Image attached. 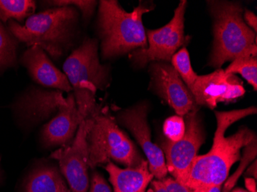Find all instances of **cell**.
<instances>
[{
	"label": "cell",
	"instance_id": "10",
	"mask_svg": "<svg viewBox=\"0 0 257 192\" xmlns=\"http://www.w3.org/2000/svg\"><path fill=\"white\" fill-rule=\"evenodd\" d=\"M148 106L141 103L121 111L118 121L134 135L147 156L149 169L157 180L164 178L168 174L163 151L151 140L149 126Z\"/></svg>",
	"mask_w": 257,
	"mask_h": 192
},
{
	"label": "cell",
	"instance_id": "29",
	"mask_svg": "<svg viewBox=\"0 0 257 192\" xmlns=\"http://www.w3.org/2000/svg\"><path fill=\"white\" fill-rule=\"evenodd\" d=\"M246 174L253 175L255 179H256V161H254L252 165L249 166V168L246 171Z\"/></svg>",
	"mask_w": 257,
	"mask_h": 192
},
{
	"label": "cell",
	"instance_id": "31",
	"mask_svg": "<svg viewBox=\"0 0 257 192\" xmlns=\"http://www.w3.org/2000/svg\"><path fill=\"white\" fill-rule=\"evenodd\" d=\"M232 192H249L247 190H244L242 188H236L234 190H232Z\"/></svg>",
	"mask_w": 257,
	"mask_h": 192
},
{
	"label": "cell",
	"instance_id": "18",
	"mask_svg": "<svg viewBox=\"0 0 257 192\" xmlns=\"http://www.w3.org/2000/svg\"><path fill=\"white\" fill-rule=\"evenodd\" d=\"M35 10L36 3L31 0H0V21L23 22L33 15Z\"/></svg>",
	"mask_w": 257,
	"mask_h": 192
},
{
	"label": "cell",
	"instance_id": "2",
	"mask_svg": "<svg viewBox=\"0 0 257 192\" xmlns=\"http://www.w3.org/2000/svg\"><path fill=\"white\" fill-rule=\"evenodd\" d=\"M151 7L140 4L131 13L115 0L99 2L98 29L103 59H111L130 52L147 48L143 16Z\"/></svg>",
	"mask_w": 257,
	"mask_h": 192
},
{
	"label": "cell",
	"instance_id": "20",
	"mask_svg": "<svg viewBox=\"0 0 257 192\" xmlns=\"http://www.w3.org/2000/svg\"><path fill=\"white\" fill-rule=\"evenodd\" d=\"M171 62L173 67L178 73L186 86L191 91L198 75L192 67L188 50H186V48H182L181 50L173 55Z\"/></svg>",
	"mask_w": 257,
	"mask_h": 192
},
{
	"label": "cell",
	"instance_id": "14",
	"mask_svg": "<svg viewBox=\"0 0 257 192\" xmlns=\"http://www.w3.org/2000/svg\"><path fill=\"white\" fill-rule=\"evenodd\" d=\"M66 99V105L42 129V140L48 146H66L85 120L78 110L73 94H69Z\"/></svg>",
	"mask_w": 257,
	"mask_h": 192
},
{
	"label": "cell",
	"instance_id": "9",
	"mask_svg": "<svg viewBox=\"0 0 257 192\" xmlns=\"http://www.w3.org/2000/svg\"><path fill=\"white\" fill-rule=\"evenodd\" d=\"M92 124V117L83 120L71 145L51 154V158L59 161L60 170L69 183L72 192H87L89 187L87 136Z\"/></svg>",
	"mask_w": 257,
	"mask_h": 192
},
{
	"label": "cell",
	"instance_id": "30",
	"mask_svg": "<svg viewBox=\"0 0 257 192\" xmlns=\"http://www.w3.org/2000/svg\"><path fill=\"white\" fill-rule=\"evenodd\" d=\"M221 187L222 186H214L199 192H221Z\"/></svg>",
	"mask_w": 257,
	"mask_h": 192
},
{
	"label": "cell",
	"instance_id": "32",
	"mask_svg": "<svg viewBox=\"0 0 257 192\" xmlns=\"http://www.w3.org/2000/svg\"><path fill=\"white\" fill-rule=\"evenodd\" d=\"M2 180V171H1V167H0V181Z\"/></svg>",
	"mask_w": 257,
	"mask_h": 192
},
{
	"label": "cell",
	"instance_id": "28",
	"mask_svg": "<svg viewBox=\"0 0 257 192\" xmlns=\"http://www.w3.org/2000/svg\"><path fill=\"white\" fill-rule=\"evenodd\" d=\"M245 184L246 187H247V190L249 192H257L256 183H255V179L252 177H246L245 179Z\"/></svg>",
	"mask_w": 257,
	"mask_h": 192
},
{
	"label": "cell",
	"instance_id": "5",
	"mask_svg": "<svg viewBox=\"0 0 257 192\" xmlns=\"http://www.w3.org/2000/svg\"><path fill=\"white\" fill-rule=\"evenodd\" d=\"M255 138L253 131L245 126L229 137L215 132L211 149L193 160L186 185L191 192L222 186L232 166L240 159L241 149Z\"/></svg>",
	"mask_w": 257,
	"mask_h": 192
},
{
	"label": "cell",
	"instance_id": "25",
	"mask_svg": "<svg viewBox=\"0 0 257 192\" xmlns=\"http://www.w3.org/2000/svg\"><path fill=\"white\" fill-rule=\"evenodd\" d=\"M48 4L50 5L56 6V7H69V6L78 7L83 14V18L86 20L93 14L97 2L96 1H83V0L82 1H77V0L65 1V0H63V1H50Z\"/></svg>",
	"mask_w": 257,
	"mask_h": 192
},
{
	"label": "cell",
	"instance_id": "6",
	"mask_svg": "<svg viewBox=\"0 0 257 192\" xmlns=\"http://www.w3.org/2000/svg\"><path fill=\"white\" fill-rule=\"evenodd\" d=\"M87 141L89 168H95L110 159L128 167H136L144 160L115 119L105 112H99L92 117Z\"/></svg>",
	"mask_w": 257,
	"mask_h": 192
},
{
	"label": "cell",
	"instance_id": "15",
	"mask_svg": "<svg viewBox=\"0 0 257 192\" xmlns=\"http://www.w3.org/2000/svg\"><path fill=\"white\" fill-rule=\"evenodd\" d=\"M21 60L32 78L42 86L61 92L73 90L66 75L53 65L44 50L39 46L29 48Z\"/></svg>",
	"mask_w": 257,
	"mask_h": 192
},
{
	"label": "cell",
	"instance_id": "21",
	"mask_svg": "<svg viewBox=\"0 0 257 192\" xmlns=\"http://www.w3.org/2000/svg\"><path fill=\"white\" fill-rule=\"evenodd\" d=\"M17 41L0 22V69L13 66L17 60Z\"/></svg>",
	"mask_w": 257,
	"mask_h": 192
},
{
	"label": "cell",
	"instance_id": "26",
	"mask_svg": "<svg viewBox=\"0 0 257 192\" xmlns=\"http://www.w3.org/2000/svg\"><path fill=\"white\" fill-rule=\"evenodd\" d=\"M89 192H111L110 187L99 173L95 172L91 179Z\"/></svg>",
	"mask_w": 257,
	"mask_h": 192
},
{
	"label": "cell",
	"instance_id": "13",
	"mask_svg": "<svg viewBox=\"0 0 257 192\" xmlns=\"http://www.w3.org/2000/svg\"><path fill=\"white\" fill-rule=\"evenodd\" d=\"M67 99L60 90L33 88L22 95L14 106L19 118L27 123H38L57 114Z\"/></svg>",
	"mask_w": 257,
	"mask_h": 192
},
{
	"label": "cell",
	"instance_id": "7",
	"mask_svg": "<svg viewBox=\"0 0 257 192\" xmlns=\"http://www.w3.org/2000/svg\"><path fill=\"white\" fill-rule=\"evenodd\" d=\"M186 6L187 1H180L170 23L161 28L146 32L148 46L145 50L139 49L131 53L130 57L134 64L144 67L151 62L171 61L173 55L189 41L184 33Z\"/></svg>",
	"mask_w": 257,
	"mask_h": 192
},
{
	"label": "cell",
	"instance_id": "8",
	"mask_svg": "<svg viewBox=\"0 0 257 192\" xmlns=\"http://www.w3.org/2000/svg\"><path fill=\"white\" fill-rule=\"evenodd\" d=\"M186 131L178 141L166 139L161 144L168 172L177 181L186 184L193 160L203 143L205 133L198 109L183 117Z\"/></svg>",
	"mask_w": 257,
	"mask_h": 192
},
{
	"label": "cell",
	"instance_id": "1",
	"mask_svg": "<svg viewBox=\"0 0 257 192\" xmlns=\"http://www.w3.org/2000/svg\"><path fill=\"white\" fill-rule=\"evenodd\" d=\"M208 5L214 35L209 66L220 68L226 62L241 56H257L256 34L244 22L241 4L209 1Z\"/></svg>",
	"mask_w": 257,
	"mask_h": 192
},
{
	"label": "cell",
	"instance_id": "23",
	"mask_svg": "<svg viewBox=\"0 0 257 192\" xmlns=\"http://www.w3.org/2000/svg\"><path fill=\"white\" fill-rule=\"evenodd\" d=\"M186 131L183 117L176 115L166 120L163 125V131L167 139L171 141H178L183 138Z\"/></svg>",
	"mask_w": 257,
	"mask_h": 192
},
{
	"label": "cell",
	"instance_id": "27",
	"mask_svg": "<svg viewBox=\"0 0 257 192\" xmlns=\"http://www.w3.org/2000/svg\"><path fill=\"white\" fill-rule=\"evenodd\" d=\"M243 20L246 25L256 34L257 33V17L252 12L246 10L244 13Z\"/></svg>",
	"mask_w": 257,
	"mask_h": 192
},
{
	"label": "cell",
	"instance_id": "3",
	"mask_svg": "<svg viewBox=\"0 0 257 192\" xmlns=\"http://www.w3.org/2000/svg\"><path fill=\"white\" fill-rule=\"evenodd\" d=\"M77 17L73 6L55 7L30 16L23 26L10 20L9 30L19 41L30 47L39 46L59 59L71 45Z\"/></svg>",
	"mask_w": 257,
	"mask_h": 192
},
{
	"label": "cell",
	"instance_id": "17",
	"mask_svg": "<svg viewBox=\"0 0 257 192\" xmlns=\"http://www.w3.org/2000/svg\"><path fill=\"white\" fill-rule=\"evenodd\" d=\"M23 192H71L54 167L43 166L33 170Z\"/></svg>",
	"mask_w": 257,
	"mask_h": 192
},
{
	"label": "cell",
	"instance_id": "4",
	"mask_svg": "<svg viewBox=\"0 0 257 192\" xmlns=\"http://www.w3.org/2000/svg\"><path fill=\"white\" fill-rule=\"evenodd\" d=\"M63 71L71 85L80 115L84 119L94 116L99 112L96 92L109 86V70L99 62L96 42L86 39L66 59Z\"/></svg>",
	"mask_w": 257,
	"mask_h": 192
},
{
	"label": "cell",
	"instance_id": "11",
	"mask_svg": "<svg viewBox=\"0 0 257 192\" xmlns=\"http://www.w3.org/2000/svg\"><path fill=\"white\" fill-rule=\"evenodd\" d=\"M152 86L179 116L184 117L198 109L191 91L176 69L166 62H154L150 66Z\"/></svg>",
	"mask_w": 257,
	"mask_h": 192
},
{
	"label": "cell",
	"instance_id": "19",
	"mask_svg": "<svg viewBox=\"0 0 257 192\" xmlns=\"http://www.w3.org/2000/svg\"><path fill=\"white\" fill-rule=\"evenodd\" d=\"M224 71L229 74L240 75L256 91L257 56H243L237 58Z\"/></svg>",
	"mask_w": 257,
	"mask_h": 192
},
{
	"label": "cell",
	"instance_id": "24",
	"mask_svg": "<svg viewBox=\"0 0 257 192\" xmlns=\"http://www.w3.org/2000/svg\"><path fill=\"white\" fill-rule=\"evenodd\" d=\"M153 192H191L186 184L177 181L173 177H164L152 181Z\"/></svg>",
	"mask_w": 257,
	"mask_h": 192
},
{
	"label": "cell",
	"instance_id": "12",
	"mask_svg": "<svg viewBox=\"0 0 257 192\" xmlns=\"http://www.w3.org/2000/svg\"><path fill=\"white\" fill-rule=\"evenodd\" d=\"M245 92L239 78L220 69L210 74L198 76L191 90L198 106L210 109H214L219 102H233Z\"/></svg>",
	"mask_w": 257,
	"mask_h": 192
},
{
	"label": "cell",
	"instance_id": "16",
	"mask_svg": "<svg viewBox=\"0 0 257 192\" xmlns=\"http://www.w3.org/2000/svg\"><path fill=\"white\" fill-rule=\"evenodd\" d=\"M106 170L114 192H146L154 176L149 169L148 161L144 159L136 167L120 168L108 161Z\"/></svg>",
	"mask_w": 257,
	"mask_h": 192
},
{
	"label": "cell",
	"instance_id": "22",
	"mask_svg": "<svg viewBox=\"0 0 257 192\" xmlns=\"http://www.w3.org/2000/svg\"><path fill=\"white\" fill-rule=\"evenodd\" d=\"M256 138H255L250 143H249L246 146L244 147L242 154L241 155L240 159H239L240 160V164H239L237 170L226 181L224 187H223V190H221V192H229L232 187H234L236 181H238V179L239 178L245 168H246V167H248V165L256 158Z\"/></svg>",
	"mask_w": 257,
	"mask_h": 192
}]
</instances>
